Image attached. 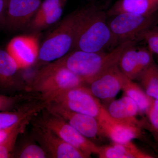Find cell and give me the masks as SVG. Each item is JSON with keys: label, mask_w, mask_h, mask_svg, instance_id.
Masks as SVG:
<instances>
[{"label": "cell", "mask_w": 158, "mask_h": 158, "mask_svg": "<svg viewBox=\"0 0 158 158\" xmlns=\"http://www.w3.org/2000/svg\"><path fill=\"white\" fill-rule=\"evenodd\" d=\"M98 155L100 158H152L131 141L123 143H114L99 146Z\"/></svg>", "instance_id": "cell-18"}, {"label": "cell", "mask_w": 158, "mask_h": 158, "mask_svg": "<svg viewBox=\"0 0 158 158\" xmlns=\"http://www.w3.org/2000/svg\"><path fill=\"white\" fill-rule=\"evenodd\" d=\"M157 62H158V56H157Z\"/></svg>", "instance_id": "cell-30"}, {"label": "cell", "mask_w": 158, "mask_h": 158, "mask_svg": "<svg viewBox=\"0 0 158 158\" xmlns=\"http://www.w3.org/2000/svg\"><path fill=\"white\" fill-rule=\"evenodd\" d=\"M33 138L49 158H89L90 156L65 142L51 130L33 124Z\"/></svg>", "instance_id": "cell-8"}, {"label": "cell", "mask_w": 158, "mask_h": 158, "mask_svg": "<svg viewBox=\"0 0 158 158\" xmlns=\"http://www.w3.org/2000/svg\"><path fill=\"white\" fill-rule=\"evenodd\" d=\"M122 90L125 95L135 102L140 113H146L150 106L152 98L146 94L143 88L124 75Z\"/></svg>", "instance_id": "cell-20"}, {"label": "cell", "mask_w": 158, "mask_h": 158, "mask_svg": "<svg viewBox=\"0 0 158 158\" xmlns=\"http://www.w3.org/2000/svg\"><path fill=\"white\" fill-rule=\"evenodd\" d=\"M9 0H0V27L4 28L6 9Z\"/></svg>", "instance_id": "cell-28"}, {"label": "cell", "mask_w": 158, "mask_h": 158, "mask_svg": "<svg viewBox=\"0 0 158 158\" xmlns=\"http://www.w3.org/2000/svg\"><path fill=\"white\" fill-rule=\"evenodd\" d=\"M32 118H26L19 122L7 137L0 143V158L11 157L18 137L23 131Z\"/></svg>", "instance_id": "cell-23"}, {"label": "cell", "mask_w": 158, "mask_h": 158, "mask_svg": "<svg viewBox=\"0 0 158 158\" xmlns=\"http://www.w3.org/2000/svg\"><path fill=\"white\" fill-rule=\"evenodd\" d=\"M93 6L77 9L59 22L40 45L37 64L47 65L73 50L79 31Z\"/></svg>", "instance_id": "cell-1"}, {"label": "cell", "mask_w": 158, "mask_h": 158, "mask_svg": "<svg viewBox=\"0 0 158 158\" xmlns=\"http://www.w3.org/2000/svg\"><path fill=\"white\" fill-rule=\"evenodd\" d=\"M107 17L106 11L93 5L79 31L73 50L98 52L118 45Z\"/></svg>", "instance_id": "cell-4"}, {"label": "cell", "mask_w": 158, "mask_h": 158, "mask_svg": "<svg viewBox=\"0 0 158 158\" xmlns=\"http://www.w3.org/2000/svg\"><path fill=\"white\" fill-rule=\"evenodd\" d=\"M143 90L151 98L158 100V66L152 62L138 77Z\"/></svg>", "instance_id": "cell-22"}, {"label": "cell", "mask_w": 158, "mask_h": 158, "mask_svg": "<svg viewBox=\"0 0 158 158\" xmlns=\"http://www.w3.org/2000/svg\"><path fill=\"white\" fill-rule=\"evenodd\" d=\"M46 109L60 116L79 132L89 139L104 136L97 118L73 112L53 102L48 103Z\"/></svg>", "instance_id": "cell-12"}, {"label": "cell", "mask_w": 158, "mask_h": 158, "mask_svg": "<svg viewBox=\"0 0 158 158\" xmlns=\"http://www.w3.org/2000/svg\"><path fill=\"white\" fill-rule=\"evenodd\" d=\"M17 123L11 127L8 128L0 130V143L7 137V136L9 135V133L11 132V131L14 128Z\"/></svg>", "instance_id": "cell-29"}, {"label": "cell", "mask_w": 158, "mask_h": 158, "mask_svg": "<svg viewBox=\"0 0 158 158\" xmlns=\"http://www.w3.org/2000/svg\"><path fill=\"white\" fill-rule=\"evenodd\" d=\"M123 77L124 74L116 64L94 79L88 88L95 97L109 103L122 90Z\"/></svg>", "instance_id": "cell-13"}, {"label": "cell", "mask_w": 158, "mask_h": 158, "mask_svg": "<svg viewBox=\"0 0 158 158\" xmlns=\"http://www.w3.org/2000/svg\"><path fill=\"white\" fill-rule=\"evenodd\" d=\"M106 109L110 116L115 119L143 127V121L137 118L138 113H140L138 105L126 95L118 99L113 100L108 104Z\"/></svg>", "instance_id": "cell-16"}, {"label": "cell", "mask_w": 158, "mask_h": 158, "mask_svg": "<svg viewBox=\"0 0 158 158\" xmlns=\"http://www.w3.org/2000/svg\"><path fill=\"white\" fill-rule=\"evenodd\" d=\"M97 119L103 135L114 143H126L143 137L142 128L113 118L104 106Z\"/></svg>", "instance_id": "cell-9"}, {"label": "cell", "mask_w": 158, "mask_h": 158, "mask_svg": "<svg viewBox=\"0 0 158 158\" xmlns=\"http://www.w3.org/2000/svg\"><path fill=\"white\" fill-rule=\"evenodd\" d=\"M122 13L151 15L158 13V0H117L107 11L111 17Z\"/></svg>", "instance_id": "cell-17"}, {"label": "cell", "mask_w": 158, "mask_h": 158, "mask_svg": "<svg viewBox=\"0 0 158 158\" xmlns=\"http://www.w3.org/2000/svg\"><path fill=\"white\" fill-rule=\"evenodd\" d=\"M42 114L34 120V124L53 132L65 142L91 156L98 154L99 146L82 135L63 118L51 113L46 108Z\"/></svg>", "instance_id": "cell-5"}, {"label": "cell", "mask_w": 158, "mask_h": 158, "mask_svg": "<svg viewBox=\"0 0 158 158\" xmlns=\"http://www.w3.org/2000/svg\"><path fill=\"white\" fill-rule=\"evenodd\" d=\"M19 70L17 63L7 51L0 49V86L5 88L13 87L17 83Z\"/></svg>", "instance_id": "cell-19"}, {"label": "cell", "mask_w": 158, "mask_h": 158, "mask_svg": "<svg viewBox=\"0 0 158 158\" xmlns=\"http://www.w3.org/2000/svg\"><path fill=\"white\" fill-rule=\"evenodd\" d=\"M53 102L67 110L98 118L104 106L88 87L72 88L59 94L48 102Z\"/></svg>", "instance_id": "cell-7"}, {"label": "cell", "mask_w": 158, "mask_h": 158, "mask_svg": "<svg viewBox=\"0 0 158 158\" xmlns=\"http://www.w3.org/2000/svg\"><path fill=\"white\" fill-rule=\"evenodd\" d=\"M43 0H9L4 28L10 31L27 29Z\"/></svg>", "instance_id": "cell-10"}, {"label": "cell", "mask_w": 158, "mask_h": 158, "mask_svg": "<svg viewBox=\"0 0 158 158\" xmlns=\"http://www.w3.org/2000/svg\"><path fill=\"white\" fill-rule=\"evenodd\" d=\"M26 98V96L22 95L9 96L0 94V112L12 110L18 104Z\"/></svg>", "instance_id": "cell-27"}, {"label": "cell", "mask_w": 158, "mask_h": 158, "mask_svg": "<svg viewBox=\"0 0 158 158\" xmlns=\"http://www.w3.org/2000/svg\"><path fill=\"white\" fill-rule=\"evenodd\" d=\"M16 157L19 158H49L41 146L34 143H26L19 151Z\"/></svg>", "instance_id": "cell-25"}, {"label": "cell", "mask_w": 158, "mask_h": 158, "mask_svg": "<svg viewBox=\"0 0 158 158\" xmlns=\"http://www.w3.org/2000/svg\"><path fill=\"white\" fill-rule=\"evenodd\" d=\"M36 112V109L30 104L23 105L13 112H0V130L11 127L26 118L33 117Z\"/></svg>", "instance_id": "cell-21"}, {"label": "cell", "mask_w": 158, "mask_h": 158, "mask_svg": "<svg viewBox=\"0 0 158 158\" xmlns=\"http://www.w3.org/2000/svg\"><path fill=\"white\" fill-rule=\"evenodd\" d=\"M86 84L75 74L54 61L37 71L27 89L39 93L42 100L47 103L63 91Z\"/></svg>", "instance_id": "cell-3"}, {"label": "cell", "mask_w": 158, "mask_h": 158, "mask_svg": "<svg viewBox=\"0 0 158 158\" xmlns=\"http://www.w3.org/2000/svg\"><path fill=\"white\" fill-rule=\"evenodd\" d=\"M110 17L108 23L118 44L135 41L145 31L158 23V13L151 15L122 13Z\"/></svg>", "instance_id": "cell-6"}, {"label": "cell", "mask_w": 158, "mask_h": 158, "mask_svg": "<svg viewBox=\"0 0 158 158\" xmlns=\"http://www.w3.org/2000/svg\"><path fill=\"white\" fill-rule=\"evenodd\" d=\"M147 119L144 120L146 127L152 134L158 145V100L152 98L151 104L145 113Z\"/></svg>", "instance_id": "cell-24"}, {"label": "cell", "mask_w": 158, "mask_h": 158, "mask_svg": "<svg viewBox=\"0 0 158 158\" xmlns=\"http://www.w3.org/2000/svg\"><path fill=\"white\" fill-rule=\"evenodd\" d=\"M67 2V0H43L26 30L36 34L55 25L61 19Z\"/></svg>", "instance_id": "cell-15"}, {"label": "cell", "mask_w": 158, "mask_h": 158, "mask_svg": "<svg viewBox=\"0 0 158 158\" xmlns=\"http://www.w3.org/2000/svg\"><path fill=\"white\" fill-rule=\"evenodd\" d=\"M40 47L38 38L35 34L20 35L11 40L6 50L22 70L27 69L36 64Z\"/></svg>", "instance_id": "cell-11"}, {"label": "cell", "mask_w": 158, "mask_h": 158, "mask_svg": "<svg viewBox=\"0 0 158 158\" xmlns=\"http://www.w3.org/2000/svg\"><path fill=\"white\" fill-rule=\"evenodd\" d=\"M135 44L127 47L122 54L118 66L122 73L131 80L138 77L152 62L153 54L148 48L135 47Z\"/></svg>", "instance_id": "cell-14"}, {"label": "cell", "mask_w": 158, "mask_h": 158, "mask_svg": "<svg viewBox=\"0 0 158 158\" xmlns=\"http://www.w3.org/2000/svg\"><path fill=\"white\" fill-rule=\"evenodd\" d=\"M156 26L145 31L138 40H144L148 49L153 54H156L158 56V26Z\"/></svg>", "instance_id": "cell-26"}, {"label": "cell", "mask_w": 158, "mask_h": 158, "mask_svg": "<svg viewBox=\"0 0 158 158\" xmlns=\"http://www.w3.org/2000/svg\"><path fill=\"white\" fill-rule=\"evenodd\" d=\"M135 41L121 43L109 52H85L74 50L56 60L59 65L67 69L80 77L86 84L113 65L118 64L123 51Z\"/></svg>", "instance_id": "cell-2"}]
</instances>
